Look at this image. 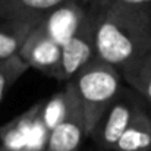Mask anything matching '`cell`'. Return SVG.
I'll list each match as a JSON object with an SVG mask.
<instances>
[{"instance_id": "15", "label": "cell", "mask_w": 151, "mask_h": 151, "mask_svg": "<svg viewBox=\"0 0 151 151\" xmlns=\"http://www.w3.org/2000/svg\"><path fill=\"white\" fill-rule=\"evenodd\" d=\"M150 113H151V109H150Z\"/></svg>"}, {"instance_id": "7", "label": "cell", "mask_w": 151, "mask_h": 151, "mask_svg": "<svg viewBox=\"0 0 151 151\" xmlns=\"http://www.w3.org/2000/svg\"><path fill=\"white\" fill-rule=\"evenodd\" d=\"M91 4L81 1L68 3L53 10L40 24L51 38L63 47L82 27Z\"/></svg>"}, {"instance_id": "3", "label": "cell", "mask_w": 151, "mask_h": 151, "mask_svg": "<svg viewBox=\"0 0 151 151\" xmlns=\"http://www.w3.org/2000/svg\"><path fill=\"white\" fill-rule=\"evenodd\" d=\"M145 109H148L145 101L129 87H123L120 94L101 114L90 138L101 150L114 151L134 119Z\"/></svg>"}, {"instance_id": "10", "label": "cell", "mask_w": 151, "mask_h": 151, "mask_svg": "<svg viewBox=\"0 0 151 151\" xmlns=\"http://www.w3.org/2000/svg\"><path fill=\"white\" fill-rule=\"evenodd\" d=\"M123 82L135 91L151 109V53L119 68Z\"/></svg>"}, {"instance_id": "9", "label": "cell", "mask_w": 151, "mask_h": 151, "mask_svg": "<svg viewBox=\"0 0 151 151\" xmlns=\"http://www.w3.org/2000/svg\"><path fill=\"white\" fill-rule=\"evenodd\" d=\"M41 21L0 19V62L19 56L32 29Z\"/></svg>"}, {"instance_id": "2", "label": "cell", "mask_w": 151, "mask_h": 151, "mask_svg": "<svg viewBox=\"0 0 151 151\" xmlns=\"http://www.w3.org/2000/svg\"><path fill=\"white\" fill-rule=\"evenodd\" d=\"M70 84L82 106L91 134L101 114L123 90L120 70L96 57L70 81Z\"/></svg>"}, {"instance_id": "13", "label": "cell", "mask_w": 151, "mask_h": 151, "mask_svg": "<svg viewBox=\"0 0 151 151\" xmlns=\"http://www.w3.org/2000/svg\"><path fill=\"white\" fill-rule=\"evenodd\" d=\"M29 69V66L19 57L15 56L12 59L0 62V103L4 100L7 91L12 85Z\"/></svg>"}, {"instance_id": "12", "label": "cell", "mask_w": 151, "mask_h": 151, "mask_svg": "<svg viewBox=\"0 0 151 151\" xmlns=\"http://www.w3.org/2000/svg\"><path fill=\"white\" fill-rule=\"evenodd\" d=\"M70 101V88L66 84L65 88L56 94H53L49 100L43 101L41 113H40V123L43 129L50 135V132L65 119Z\"/></svg>"}, {"instance_id": "8", "label": "cell", "mask_w": 151, "mask_h": 151, "mask_svg": "<svg viewBox=\"0 0 151 151\" xmlns=\"http://www.w3.org/2000/svg\"><path fill=\"white\" fill-rule=\"evenodd\" d=\"M73 1L93 3L94 0H3L0 1V19L43 21L53 10Z\"/></svg>"}, {"instance_id": "5", "label": "cell", "mask_w": 151, "mask_h": 151, "mask_svg": "<svg viewBox=\"0 0 151 151\" xmlns=\"http://www.w3.org/2000/svg\"><path fill=\"white\" fill-rule=\"evenodd\" d=\"M70 101L65 119L53 129L47 139L46 151H78L85 138H90V131L85 113L78 100V96L70 82Z\"/></svg>"}, {"instance_id": "11", "label": "cell", "mask_w": 151, "mask_h": 151, "mask_svg": "<svg viewBox=\"0 0 151 151\" xmlns=\"http://www.w3.org/2000/svg\"><path fill=\"white\" fill-rule=\"evenodd\" d=\"M114 151H151V113L142 110L126 129Z\"/></svg>"}, {"instance_id": "4", "label": "cell", "mask_w": 151, "mask_h": 151, "mask_svg": "<svg viewBox=\"0 0 151 151\" xmlns=\"http://www.w3.org/2000/svg\"><path fill=\"white\" fill-rule=\"evenodd\" d=\"M96 57V12L93 1L79 31L62 47L60 81L70 82Z\"/></svg>"}, {"instance_id": "16", "label": "cell", "mask_w": 151, "mask_h": 151, "mask_svg": "<svg viewBox=\"0 0 151 151\" xmlns=\"http://www.w3.org/2000/svg\"><path fill=\"white\" fill-rule=\"evenodd\" d=\"M0 1H3V0H0Z\"/></svg>"}, {"instance_id": "1", "label": "cell", "mask_w": 151, "mask_h": 151, "mask_svg": "<svg viewBox=\"0 0 151 151\" xmlns=\"http://www.w3.org/2000/svg\"><path fill=\"white\" fill-rule=\"evenodd\" d=\"M96 54L117 69L151 53V10L94 0Z\"/></svg>"}, {"instance_id": "6", "label": "cell", "mask_w": 151, "mask_h": 151, "mask_svg": "<svg viewBox=\"0 0 151 151\" xmlns=\"http://www.w3.org/2000/svg\"><path fill=\"white\" fill-rule=\"evenodd\" d=\"M19 57L29 66L41 73L60 81V68H62V46H59L46 29L38 24L28 40L25 41Z\"/></svg>"}, {"instance_id": "14", "label": "cell", "mask_w": 151, "mask_h": 151, "mask_svg": "<svg viewBox=\"0 0 151 151\" xmlns=\"http://www.w3.org/2000/svg\"><path fill=\"white\" fill-rule=\"evenodd\" d=\"M129 6H135V7H141V9H148L151 10V0H116Z\"/></svg>"}]
</instances>
